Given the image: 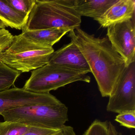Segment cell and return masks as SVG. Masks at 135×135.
Wrapping results in <instances>:
<instances>
[{
  "mask_svg": "<svg viewBox=\"0 0 135 135\" xmlns=\"http://www.w3.org/2000/svg\"><path fill=\"white\" fill-rule=\"evenodd\" d=\"M86 59L103 97H109L127 68L107 37L99 38L80 27L68 35Z\"/></svg>",
  "mask_w": 135,
  "mask_h": 135,
  "instance_id": "1",
  "label": "cell"
},
{
  "mask_svg": "<svg viewBox=\"0 0 135 135\" xmlns=\"http://www.w3.org/2000/svg\"><path fill=\"white\" fill-rule=\"evenodd\" d=\"M81 16L74 8V0H35L25 29L28 30L80 27Z\"/></svg>",
  "mask_w": 135,
  "mask_h": 135,
  "instance_id": "2",
  "label": "cell"
},
{
  "mask_svg": "<svg viewBox=\"0 0 135 135\" xmlns=\"http://www.w3.org/2000/svg\"><path fill=\"white\" fill-rule=\"evenodd\" d=\"M68 109L58 99L49 103L18 107L0 114L4 121L18 122L28 126L59 129L69 120Z\"/></svg>",
  "mask_w": 135,
  "mask_h": 135,
  "instance_id": "3",
  "label": "cell"
},
{
  "mask_svg": "<svg viewBox=\"0 0 135 135\" xmlns=\"http://www.w3.org/2000/svg\"><path fill=\"white\" fill-rule=\"evenodd\" d=\"M54 50L32 41L22 34L14 36L10 46L1 54L0 61L20 72H29L49 64Z\"/></svg>",
  "mask_w": 135,
  "mask_h": 135,
  "instance_id": "4",
  "label": "cell"
},
{
  "mask_svg": "<svg viewBox=\"0 0 135 135\" xmlns=\"http://www.w3.org/2000/svg\"><path fill=\"white\" fill-rule=\"evenodd\" d=\"M83 72L57 65L48 64L32 71L23 88L37 94L50 93L77 81L90 83V77Z\"/></svg>",
  "mask_w": 135,
  "mask_h": 135,
  "instance_id": "5",
  "label": "cell"
},
{
  "mask_svg": "<svg viewBox=\"0 0 135 135\" xmlns=\"http://www.w3.org/2000/svg\"><path fill=\"white\" fill-rule=\"evenodd\" d=\"M107 110L117 113L135 110V64L126 69L109 96Z\"/></svg>",
  "mask_w": 135,
  "mask_h": 135,
  "instance_id": "6",
  "label": "cell"
},
{
  "mask_svg": "<svg viewBox=\"0 0 135 135\" xmlns=\"http://www.w3.org/2000/svg\"><path fill=\"white\" fill-rule=\"evenodd\" d=\"M107 37L126 67L135 61V17L107 27Z\"/></svg>",
  "mask_w": 135,
  "mask_h": 135,
  "instance_id": "7",
  "label": "cell"
},
{
  "mask_svg": "<svg viewBox=\"0 0 135 135\" xmlns=\"http://www.w3.org/2000/svg\"><path fill=\"white\" fill-rule=\"evenodd\" d=\"M57 99L50 93L37 94L15 87L0 91V114L18 107L52 102Z\"/></svg>",
  "mask_w": 135,
  "mask_h": 135,
  "instance_id": "8",
  "label": "cell"
},
{
  "mask_svg": "<svg viewBox=\"0 0 135 135\" xmlns=\"http://www.w3.org/2000/svg\"><path fill=\"white\" fill-rule=\"evenodd\" d=\"M49 63L86 73L91 72L84 56L77 46L72 41L54 51L50 56Z\"/></svg>",
  "mask_w": 135,
  "mask_h": 135,
  "instance_id": "9",
  "label": "cell"
},
{
  "mask_svg": "<svg viewBox=\"0 0 135 135\" xmlns=\"http://www.w3.org/2000/svg\"><path fill=\"white\" fill-rule=\"evenodd\" d=\"M135 11L134 0H118L102 16L95 20L102 27L106 28L133 18L135 17Z\"/></svg>",
  "mask_w": 135,
  "mask_h": 135,
  "instance_id": "10",
  "label": "cell"
},
{
  "mask_svg": "<svg viewBox=\"0 0 135 135\" xmlns=\"http://www.w3.org/2000/svg\"><path fill=\"white\" fill-rule=\"evenodd\" d=\"M118 0H74V8L80 16L95 20L103 15Z\"/></svg>",
  "mask_w": 135,
  "mask_h": 135,
  "instance_id": "11",
  "label": "cell"
},
{
  "mask_svg": "<svg viewBox=\"0 0 135 135\" xmlns=\"http://www.w3.org/2000/svg\"><path fill=\"white\" fill-rule=\"evenodd\" d=\"M22 33L32 41L49 47L58 42L69 31L70 29L54 28L45 30H22Z\"/></svg>",
  "mask_w": 135,
  "mask_h": 135,
  "instance_id": "12",
  "label": "cell"
},
{
  "mask_svg": "<svg viewBox=\"0 0 135 135\" xmlns=\"http://www.w3.org/2000/svg\"><path fill=\"white\" fill-rule=\"evenodd\" d=\"M28 18V16L11 7L5 0H0V20L7 27L22 30L27 23Z\"/></svg>",
  "mask_w": 135,
  "mask_h": 135,
  "instance_id": "13",
  "label": "cell"
},
{
  "mask_svg": "<svg viewBox=\"0 0 135 135\" xmlns=\"http://www.w3.org/2000/svg\"><path fill=\"white\" fill-rule=\"evenodd\" d=\"M21 73L0 61V91L9 89L13 86Z\"/></svg>",
  "mask_w": 135,
  "mask_h": 135,
  "instance_id": "14",
  "label": "cell"
},
{
  "mask_svg": "<svg viewBox=\"0 0 135 135\" xmlns=\"http://www.w3.org/2000/svg\"><path fill=\"white\" fill-rule=\"evenodd\" d=\"M30 126L14 122H0V135H23Z\"/></svg>",
  "mask_w": 135,
  "mask_h": 135,
  "instance_id": "15",
  "label": "cell"
},
{
  "mask_svg": "<svg viewBox=\"0 0 135 135\" xmlns=\"http://www.w3.org/2000/svg\"><path fill=\"white\" fill-rule=\"evenodd\" d=\"M7 3L19 12L29 16L35 0H5Z\"/></svg>",
  "mask_w": 135,
  "mask_h": 135,
  "instance_id": "16",
  "label": "cell"
},
{
  "mask_svg": "<svg viewBox=\"0 0 135 135\" xmlns=\"http://www.w3.org/2000/svg\"><path fill=\"white\" fill-rule=\"evenodd\" d=\"M83 135H109L108 122L96 119Z\"/></svg>",
  "mask_w": 135,
  "mask_h": 135,
  "instance_id": "17",
  "label": "cell"
},
{
  "mask_svg": "<svg viewBox=\"0 0 135 135\" xmlns=\"http://www.w3.org/2000/svg\"><path fill=\"white\" fill-rule=\"evenodd\" d=\"M115 120L128 128L135 129V110L120 113L116 116Z\"/></svg>",
  "mask_w": 135,
  "mask_h": 135,
  "instance_id": "18",
  "label": "cell"
},
{
  "mask_svg": "<svg viewBox=\"0 0 135 135\" xmlns=\"http://www.w3.org/2000/svg\"><path fill=\"white\" fill-rule=\"evenodd\" d=\"M14 36L5 29H0V57L11 45L13 41Z\"/></svg>",
  "mask_w": 135,
  "mask_h": 135,
  "instance_id": "19",
  "label": "cell"
},
{
  "mask_svg": "<svg viewBox=\"0 0 135 135\" xmlns=\"http://www.w3.org/2000/svg\"><path fill=\"white\" fill-rule=\"evenodd\" d=\"M59 129L30 126L27 132L23 135H50L55 133Z\"/></svg>",
  "mask_w": 135,
  "mask_h": 135,
  "instance_id": "20",
  "label": "cell"
},
{
  "mask_svg": "<svg viewBox=\"0 0 135 135\" xmlns=\"http://www.w3.org/2000/svg\"><path fill=\"white\" fill-rule=\"evenodd\" d=\"M50 135H76V134L72 127L65 125L55 133Z\"/></svg>",
  "mask_w": 135,
  "mask_h": 135,
  "instance_id": "21",
  "label": "cell"
},
{
  "mask_svg": "<svg viewBox=\"0 0 135 135\" xmlns=\"http://www.w3.org/2000/svg\"><path fill=\"white\" fill-rule=\"evenodd\" d=\"M109 135H122L121 133L118 132L116 128L111 122H108Z\"/></svg>",
  "mask_w": 135,
  "mask_h": 135,
  "instance_id": "22",
  "label": "cell"
},
{
  "mask_svg": "<svg viewBox=\"0 0 135 135\" xmlns=\"http://www.w3.org/2000/svg\"><path fill=\"white\" fill-rule=\"evenodd\" d=\"M6 27L4 23L0 20V29H5Z\"/></svg>",
  "mask_w": 135,
  "mask_h": 135,
  "instance_id": "23",
  "label": "cell"
}]
</instances>
